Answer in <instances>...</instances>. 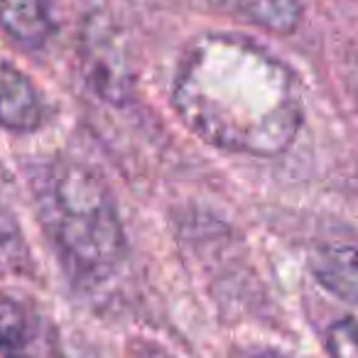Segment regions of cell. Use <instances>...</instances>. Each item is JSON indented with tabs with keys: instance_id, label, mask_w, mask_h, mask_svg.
Returning a JSON list of instances; mask_svg holds the SVG:
<instances>
[{
	"instance_id": "obj_4",
	"label": "cell",
	"mask_w": 358,
	"mask_h": 358,
	"mask_svg": "<svg viewBox=\"0 0 358 358\" xmlns=\"http://www.w3.org/2000/svg\"><path fill=\"white\" fill-rule=\"evenodd\" d=\"M42 118L45 108L30 76L8 59H0V128L32 133L42 125Z\"/></svg>"
},
{
	"instance_id": "obj_7",
	"label": "cell",
	"mask_w": 358,
	"mask_h": 358,
	"mask_svg": "<svg viewBox=\"0 0 358 358\" xmlns=\"http://www.w3.org/2000/svg\"><path fill=\"white\" fill-rule=\"evenodd\" d=\"M0 27L30 50L45 47L57 30L47 0H0Z\"/></svg>"
},
{
	"instance_id": "obj_9",
	"label": "cell",
	"mask_w": 358,
	"mask_h": 358,
	"mask_svg": "<svg viewBox=\"0 0 358 358\" xmlns=\"http://www.w3.org/2000/svg\"><path fill=\"white\" fill-rule=\"evenodd\" d=\"M327 351L331 358H358L356 319H338L327 329Z\"/></svg>"
},
{
	"instance_id": "obj_5",
	"label": "cell",
	"mask_w": 358,
	"mask_h": 358,
	"mask_svg": "<svg viewBox=\"0 0 358 358\" xmlns=\"http://www.w3.org/2000/svg\"><path fill=\"white\" fill-rule=\"evenodd\" d=\"M312 278L329 294L358 302V250L348 243H322L309 255Z\"/></svg>"
},
{
	"instance_id": "obj_6",
	"label": "cell",
	"mask_w": 358,
	"mask_h": 358,
	"mask_svg": "<svg viewBox=\"0 0 358 358\" xmlns=\"http://www.w3.org/2000/svg\"><path fill=\"white\" fill-rule=\"evenodd\" d=\"M209 6L273 35H292L304 15L302 0H209Z\"/></svg>"
},
{
	"instance_id": "obj_8",
	"label": "cell",
	"mask_w": 358,
	"mask_h": 358,
	"mask_svg": "<svg viewBox=\"0 0 358 358\" xmlns=\"http://www.w3.org/2000/svg\"><path fill=\"white\" fill-rule=\"evenodd\" d=\"M32 260L15 216L0 204V275H30Z\"/></svg>"
},
{
	"instance_id": "obj_3",
	"label": "cell",
	"mask_w": 358,
	"mask_h": 358,
	"mask_svg": "<svg viewBox=\"0 0 358 358\" xmlns=\"http://www.w3.org/2000/svg\"><path fill=\"white\" fill-rule=\"evenodd\" d=\"M0 356L64 358V348L45 314L13 297H0Z\"/></svg>"
},
{
	"instance_id": "obj_2",
	"label": "cell",
	"mask_w": 358,
	"mask_h": 358,
	"mask_svg": "<svg viewBox=\"0 0 358 358\" xmlns=\"http://www.w3.org/2000/svg\"><path fill=\"white\" fill-rule=\"evenodd\" d=\"M35 206L64 268L79 280H106L128 253L123 221L106 182L86 164L55 157L32 174Z\"/></svg>"
},
{
	"instance_id": "obj_10",
	"label": "cell",
	"mask_w": 358,
	"mask_h": 358,
	"mask_svg": "<svg viewBox=\"0 0 358 358\" xmlns=\"http://www.w3.org/2000/svg\"><path fill=\"white\" fill-rule=\"evenodd\" d=\"M253 358H287V356H282V353H275V351H263V353H258V356H253Z\"/></svg>"
},
{
	"instance_id": "obj_1",
	"label": "cell",
	"mask_w": 358,
	"mask_h": 358,
	"mask_svg": "<svg viewBox=\"0 0 358 358\" xmlns=\"http://www.w3.org/2000/svg\"><path fill=\"white\" fill-rule=\"evenodd\" d=\"M172 108L204 143L250 157H278L297 140L304 103L294 71L253 40L226 32L185 47Z\"/></svg>"
}]
</instances>
